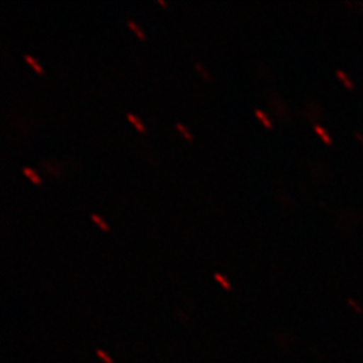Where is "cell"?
I'll return each instance as SVG.
<instances>
[{
    "mask_svg": "<svg viewBox=\"0 0 363 363\" xmlns=\"http://www.w3.org/2000/svg\"><path fill=\"white\" fill-rule=\"evenodd\" d=\"M195 66H196V69L201 72V74L203 76V77L208 78V73H206V70H203V67L202 66L199 65V64H195Z\"/></svg>",
    "mask_w": 363,
    "mask_h": 363,
    "instance_id": "obj_9",
    "label": "cell"
},
{
    "mask_svg": "<svg viewBox=\"0 0 363 363\" xmlns=\"http://www.w3.org/2000/svg\"><path fill=\"white\" fill-rule=\"evenodd\" d=\"M25 60H26L27 62H28L30 65H33V67H34L37 72H39V73L42 72V69H40V67L37 65V62H35V61H34V60H33V58H31L28 54H25Z\"/></svg>",
    "mask_w": 363,
    "mask_h": 363,
    "instance_id": "obj_5",
    "label": "cell"
},
{
    "mask_svg": "<svg viewBox=\"0 0 363 363\" xmlns=\"http://www.w3.org/2000/svg\"><path fill=\"white\" fill-rule=\"evenodd\" d=\"M127 117H128L130 121L136 125V128H138V130H140V132H144V127L142 125V123H140L136 117L133 116V115H130V113H127Z\"/></svg>",
    "mask_w": 363,
    "mask_h": 363,
    "instance_id": "obj_4",
    "label": "cell"
},
{
    "mask_svg": "<svg viewBox=\"0 0 363 363\" xmlns=\"http://www.w3.org/2000/svg\"><path fill=\"white\" fill-rule=\"evenodd\" d=\"M177 128H178V130H181L182 133H183V135H184V136H186V139H189V140H191V135H190V133H189V132H187V130H186V128H184V127H183V125H182V124H179V123H177Z\"/></svg>",
    "mask_w": 363,
    "mask_h": 363,
    "instance_id": "obj_8",
    "label": "cell"
},
{
    "mask_svg": "<svg viewBox=\"0 0 363 363\" xmlns=\"http://www.w3.org/2000/svg\"><path fill=\"white\" fill-rule=\"evenodd\" d=\"M23 172L26 174L27 177L31 179V181L34 182V183H39V178L34 174V171L33 169H28V167H23Z\"/></svg>",
    "mask_w": 363,
    "mask_h": 363,
    "instance_id": "obj_3",
    "label": "cell"
},
{
    "mask_svg": "<svg viewBox=\"0 0 363 363\" xmlns=\"http://www.w3.org/2000/svg\"><path fill=\"white\" fill-rule=\"evenodd\" d=\"M91 220H94L96 223H99V226L103 229V230H108V226L105 225L104 222L103 220H100L96 214H91Z\"/></svg>",
    "mask_w": 363,
    "mask_h": 363,
    "instance_id": "obj_7",
    "label": "cell"
},
{
    "mask_svg": "<svg viewBox=\"0 0 363 363\" xmlns=\"http://www.w3.org/2000/svg\"><path fill=\"white\" fill-rule=\"evenodd\" d=\"M127 22H128V25H130V28H132V30L136 33V35H138V37H139L140 39H144V34L142 33V31H140V30H139V28H138V26H136V25H135L132 21H127Z\"/></svg>",
    "mask_w": 363,
    "mask_h": 363,
    "instance_id": "obj_6",
    "label": "cell"
},
{
    "mask_svg": "<svg viewBox=\"0 0 363 363\" xmlns=\"http://www.w3.org/2000/svg\"><path fill=\"white\" fill-rule=\"evenodd\" d=\"M96 354H97V355H99V358H101L105 363H115L113 362V359H112V358H111L105 351L100 350V349H99V350H96Z\"/></svg>",
    "mask_w": 363,
    "mask_h": 363,
    "instance_id": "obj_2",
    "label": "cell"
},
{
    "mask_svg": "<svg viewBox=\"0 0 363 363\" xmlns=\"http://www.w3.org/2000/svg\"><path fill=\"white\" fill-rule=\"evenodd\" d=\"M256 115H257V116H259V118H261V120H262V121H264V123L267 124V125H269V123L267 121V118H265V117H264V115H262V113L259 112V109H256Z\"/></svg>",
    "mask_w": 363,
    "mask_h": 363,
    "instance_id": "obj_10",
    "label": "cell"
},
{
    "mask_svg": "<svg viewBox=\"0 0 363 363\" xmlns=\"http://www.w3.org/2000/svg\"><path fill=\"white\" fill-rule=\"evenodd\" d=\"M214 279H216L220 284H222V286H223L225 289H228V291L230 289V284L228 283V280H226L223 276H220V273H214Z\"/></svg>",
    "mask_w": 363,
    "mask_h": 363,
    "instance_id": "obj_1",
    "label": "cell"
}]
</instances>
